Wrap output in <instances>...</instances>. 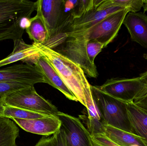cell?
Listing matches in <instances>:
<instances>
[{
  "label": "cell",
  "instance_id": "cell-29",
  "mask_svg": "<svg viewBox=\"0 0 147 146\" xmlns=\"http://www.w3.org/2000/svg\"><path fill=\"white\" fill-rule=\"evenodd\" d=\"M0 105H3L2 97L1 95H0Z\"/></svg>",
  "mask_w": 147,
  "mask_h": 146
},
{
  "label": "cell",
  "instance_id": "cell-26",
  "mask_svg": "<svg viewBox=\"0 0 147 146\" xmlns=\"http://www.w3.org/2000/svg\"><path fill=\"white\" fill-rule=\"evenodd\" d=\"M34 146H56L54 135L43 136Z\"/></svg>",
  "mask_w": 147,
  "mask_h": 146
},
{
  "label": "cell",
  "instance_id": "cell-18",
  "mask_svg": "<svg viewBox=\"0 0 147 146\" xmlns=\"http://www.w3.org/2000/svg\"><path fill=\"white\" fill-rule=\"evenodd\" d=\"M20 130L9 118L0 117V146H16Z\"/></svg>",
  "mask_w": 147,
  "mask_h": 146
},
{
  "label": "cell",
  "instance_id": "cell-28",
  "mask_svg": "<svg viewBox=\"0 0 147 146\" xmlns=\"http://www.w3.org/2000/svg\"><path fill=\"white\" fill-rule=\"evenodd\" d=\"M4 111V105H0V117H2Z\"/></svg>",
  "mask_w": 147,
  "mask_h": 146
},
{
  "label": "cell",
  "instance_id": "cell-30",
  "mask_svg": "<svg viewBox=\"0 0 147 146\" xmlns=\"http://www.w3.org/2000/svg\"><path fill=\"white\" fill-rule=\"evenodd\" d=\"M141 108H142V109H145L146 110H147V106H144V107H142Z\"/></svg>",
  "mask_w": 147,
  "mask_h": 146
},
{
  "label": "cell",
  "instance_id": "cell-1",
  "mask_svg": "<svg viewBox=\"0 0 147 146\" xmlns=\"http://www.w3.org/2000/svg\"><path fill=\"white\" fill-rule=\"evenodd\" d=\"M36 45L39 48L41 55L51 64L78 102L86 108L87 120L92 123L101 121L93 100L91 85L80 66L54 50Z\"/></svg>",
  "mask_w": 147,
  "mask_h": 146
},
{
  "label": "cell",
  "instance_id": "cell-8",
  "mask_svg": "<svg viewBox=\"0 0 147 146\" xmlns=\"http://www.w3.org/2000/svg\"><path fill=\"white\" fill-rule=\"evenodd\" d=\"M0 82H15L34 86L37 83H47L42 73L34 65L20 64L0 69Z\"/></svg>",
  "mask_w": 147,
  "mask_h": 146
},
{
  "label": "cell",
  "instance_id": "cell-27",
  "mask_svg": "<svg viewBox=\"0 0 147 146\" xmlns=\"http://www.w3.org/2000/svg\"><path fill=\"white\" fill-rule=\"evenodd\" d=\"M143 8L144 13L147 12V0H144Z\"/></svg>",
  "mask_w": 147,
  "mask_h": 146
},
{
  "label": "cell",
  "instance_id": "cell-25",
  "mask_svg": "<svg viewBox=\"0 0 147 146\" xmlns=\"http://www.w3.org/2000/svg\"><path fill=\"white\" fill-rule=\"evenodd\" d=\"M53 135L56 146H68L65 135L62 128H60V129Z\"/></svg>",
  "mask_w": 147,
  "mask_h": 146
},
{
  "label": "cell",
  "instance_id": "cell-14",
  "mask_svg": "<svg viewBox=\"0 0 147 146\" xmlns=\"http://www.w3.org/2000/svg\"><path fill=\"white\" fill-rule=\"evenodd\" d=\"M123 24L127 29L131 40L147 49V15L142 12H129Z\"/></svg>",
  "mask_w": 147,
  "mask_h": 146
},
{
  "label": "cell",
  "instance_id": "cell-22",
  "mask_svg": "<svg viewBox=\"0 0 147 146\" xmlns=\"http://www.w3.org/2000/svg\"><path fill=\"white\" fill-rule=\"evenodd\" d=\"M29 87L32 86L23 83L0 82V95L3 98L9 93Z\"/></svg>",
  "mask_w": 147,
  "mask_h": 146
},
{
  "label": "cell",
  "instance_id": "cell-19",
  "mask_svg": "<svg viewBox=\"0 0 147 146\" xmlns=\"http://www.w3.org/2000/svg\"><path fill=\"white\" fill-rule=\"evenodd\" d=\"M26 31L29 38L34 41V44H42L48 40L46 28L42 20L37 15L30 19L29 25L26 28Z\"/></svg>",
  "mask_w": 147,
  "mask_h": 146
},
{
  "label": "cell",
  "instance_id": "cell-12",
  "mask_svg": "<svg viewBox=\"0 0 147 146\" xmlns=\"http://www.w3.org/2000/svg\"><path fill=\"white\" fill-rule=\"evenodd\" d=\"M11 120L26 132L45 136L54 135L62 125L60 119L56 115L28 120L17 118Z\"/></svg>",
  "mask_w": 147,
  "mask_h": 146
},
{
  "label": "cell",
  "instance_id": "cell-21",
  "mask_svg": "<svg viewBox=\"0 0 147 146\" xmlns=\"http://www.w3.org/2000/svg\"><path fill=\"white\" fill-rule=\"evenodd\" d=\"M51 116H52V115H46L20 108L4 105V111L2 117H6L10 119L12 118H17L23 120H28L40 117H47Z\"/></svg>",
  "mask_w": 147,
  "mask_h": 146
},
{
  "label": "cell",
  "instance_id": "cell-15",
  "mask_svg": "<svg viewBox=\"0 0 147 146\" xmlns=\"http://www.w3.org/2000/svg\"><path fill=\"white\" fill-rule=\"evenodd\" d=\"M34 65L45 76L48 85L60 91L69 100L78 102L51 64L45 58L40 56Z\"/></svg>",
  "mask_w": 147,
  "mask_h": 146
},
{
  "label": "cell",
  "instance_id": "cell-9",
  "mask_svg": "<svg viewBox=\"0 0 147 146\" xmlns=\"http://www.w3.org/2000/svg\"><path fill=\"white\" fill-rule=\"evenodd\" d=\"M56 116L62 123L68 146H92L91 134L79 119L61 111Z\"/></svg>",
  "mask_w": 147,
  "mask_h": 146
},
{
  "label": "cell",
  "instance_id": "cell-23",
  "mask_svg": "<svg viewBox=\"0 0 147 146\" xmlns=\"http://www.w3.org/2000/svg\"><path fill=\"white\" fill-rule=\"evenodd\" d=\"M92 146H120L111 141L103 133L91 135Z\"/></svg>",
  "mask_w": 147,
  "mask_h": 146
},
{
  "label": "cell",
  "instance_id": "cell-6",
  "mask_svg": "<svg viewBox=\"0 0 147 146\" xmlns=\"http://www.w3.org/2000/svg\"><path fill=\"white\" fill-rule=\"evenodd\" d=\"M128 13V9H125L114 13L78 36L82 35L88 40L98 41L105 48L117 36L125 16Z\"/></svg>",
  "mask_w": 147,
  "mask_h": 146
},
{
  "label": "cell",
  "instance_id": "cell-3",
  "mask_svg": "<svg viewBox=\"0 0 147 146\" xmlns=\"http://www.w3.org/2000/svg\"><path fill=\"white\" fill-rule=\"evenodd\" d=\"M37 9L36 2L0 0V41L21 39Z\"/></svg>",
  "mask_w": 147,
  "mask_h": 146
},
{
  "label": "cell",
  "instance_id": "cell-13",
  "mask_svg": "<svg viewBox=\"0 0 147 146\" xmlns=\"http://www.w3.org/2000/svg\"><path fill=\"white\" fill-rule=\"evenodd\" d=\"M13 41V52L6 58L0 61V67L20 61L26 64L34 65L41 55L39 48L34 43L27 44L22 39Z\"/></svg>",
  "mask_w": 147,
  "mask_h": 146
},
{
  "label": "cell",
  "instance_id": "cell-5",
  "mask_svg": "<svg viewBox=\"0 0 147 146\" xmlns=\"http://www.w3.org/2000/svg\"><path fill=\"white\" fill-rule=\"evenodd\" d=\"M3 105L46 115H56L59 111L50 101L38 94L34 86L7 94L2 98Z\"/></svg>",
  "mask_w": 147,
  "mask_h": 146
},
{
  "label": "cell",
  "instance_id": "cell-17",
  "mask_svg": "<svg viewBox=\"0 0 147 146\" xmlns=\"http://www.w3.org/2000/svg\"><path fill=\"white\" fill-rule=\"evenodd\" d=\"M127 109L133 134L147 141V110L134 103H127Z\"/></svg>",
  "mask_w": 147,
  "mask_h": 146
},
{
  "label": "cell",
  "instance_id": "cell-11",
  "mask_svg": "<svg viewBox=\"0 0 147 146\" xmlns=\"http://www.w3.org/2000/svg\"><path fill=\"white\" fill-rule=\"evenodd\" d=\"M63 3V1L61 0H39L36 1V15L40 17L45 26L48 39L57 32Z\"/></svg>",
  "mask_w": 147,
  "mask_h": 146
},
{
  "label": "cell",
  "instance_id": "cell-16",
  "mask_svg": "<svg viewBox=\"0 0 147 146\" xmlns=\"http://www.w3.org/2000/svg\"><path fill=\"white\" fill-rule=\"evenodd\" d=\"M104 133L111 141L120 146H147L142 137L103 123Z\"/></svg>",
  "mask_w": 147,
  "mask_h": 146
},
{
  "label": "cell",
  "instance_id": "cell-7",
  "mask_svg": "<svg viewBox=\"0 0 147 146\" xmlns=\"http://www.w3.org/2000/svg\"><path fill=\"white\" fill-rule=\"evenodd\" d=\"M99 88L112 97L126 103H133L144 90L146 84L140 77L111 78L107 80Z\"/></svg>",
  "mask_w": 147,
  "mask_h": 146
},
{
  "label": "cell",
  "instance_id": "cell-4",
  "mask_svg": "<svg viewBox=\"0 0 147 146\" xmlns=\"http://www.w3.org/2000/svg\"><path fill=\"white\" fill-rule=\"evenodd\" d=\"M92 93L103 123L133 134L127 103L104 92L98 86L91 85Z\"/></svg>",
  "mask_w": 147,
  "mask_h": 146
},
{
  "label": "cell",
  "instance_id": "cell-2",
  "mask_svg": "<svg viewBox=\"0 0 147 146\" xmlns=\"http://www.w3.org/2000/svg\"><path fill=\"white\" fill-rule=\"evenodd\" d=\"M46 46L78 64L88 77L96 78L98 76L94 62L98 54V49L92 40H88L82 35L65 37L61 33L47 40Z\"/></svg>",
  "mask_w": 147,
  "mask_h": 146
},
{
  "label": "cell",
  "instance_id": "cell-24",
  "mask_svg": "<svg viewBox=\"0 0 147 146\" xmlns=\"http://www.w3.org/2000/svg\"><path fill=\"white\" fill-rule=\"evenodd\" d=\"M140 77L144 81L147 85V71L140 75ZM133 103L140 107L147 106V88L141 93L135 99Z\"/></svg>",
  "mask_w": 147,
  "mask_h": 146
},
{
  "label": "cell",
  "instance_id": "cell-10",
  "mask_svg": "<svg viewBox=\"0 0 147 146\" xmlns=\"http://www.w3.org/2000/svg\"><path fill=\"white\" fill-rule=\"evenodd\" d=\"M124 9L125 8L118 6L102 10L93 9L85 13L80 18L75 19L70 27L63 33L65 37L80 35L109 15Z\"/></svg>",
  "mask_w": 147,
  "mask_h": 146
},
{
  "label": "cell",
  "instance_id": "cell-20",
  "mask_svg": "<svg viewBox=\"0 0 147 146\" xmlns=\"http://www.w3.org/2000/svg\"><path fill=\"white\" fill-rule=\"evenodd\" d=\"M144 0H103L97 8L102 10L113 7H121L128 9L129 13H138L143 7Z\"/></svg>",
  "mask_w": 147,
  "mask_h": 146
}]
</instances>
